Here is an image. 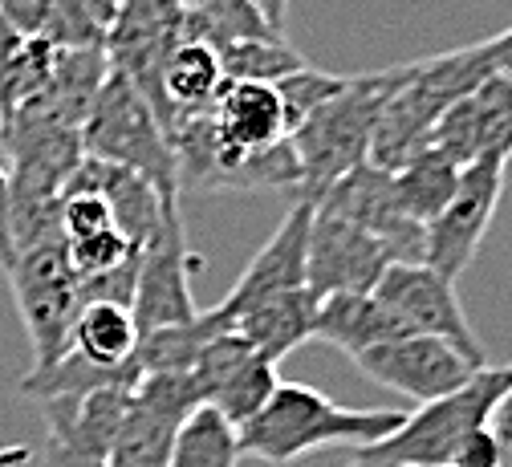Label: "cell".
<instances>
[{"label":"cell","mask_w":512,"mask_h":467,"mask_svg":"<svg viewBox=\"0 0 512 467\" xmlns=\"http://www.w3.org/2000/svg\"><path fill=\"white\" fill-rule=\"evenodd\" d=\"M183 419L163 415V411H147L143 403H135L131 394V407H126V419L118 427V435L110 439L106 451V467H167L171 459V443Z\"/></svg>","instance_id":"cell-18"},{"label":"cell","mask_w":512,"mask_h":467,"mask_svg":"<svg viewBox=\"0 0 512 467\" xmlns=\"http://www.w3.org/2000/svg\"><path fill=\"white\" fill-rule=\"evenodd\" d=\"M427 147L447 155L456 167H468L484 155L512 159V78L492 74L472 94L447 106L431 126Z\"/></svg>","instance_id":"cell-12"},{"label":"cell","mask_w":512,"mask_h":467,"mask_svg":"<svg viewBox=\"0 0 512 467\" xmlns=\"http://www.w3.org/2000/svg\"><path fill=\"white\" fill-rule=\"evenodd\" d=\"M391 175H395V191H399L403 212L411 220H419V224L435 220L447 199H452L456 183H460V167L447 155H439L435 147H423L415 159H407Z\"/></svg>","instance_id":"cell-21"},{"label":"cell","mask_w":512,"mask_h":467,"mask_svg":"<svg viewBox=\"0 0 512 467\" xmlns=\"http://www.w3.org/2000/svg\"><path fill=\"white\" fill-rule=\"evenodd\" d=\"M492 435L500 439V451H504V467H512V386L504 390V398L496 403V411H492Z\"/></svg>","instance_id":"cell-27"},{"label":"cell","mask_w":512,"mask_h":467,"mask_svg":"<svg viewBox=\"0 0 512 467\" xmlns=\"http://www.w3.org/2000/svg\"><path fill=\"white\" fill-rule=\"evenodd\" d=\"M45 467H86L78 455H70L66 447H57V443H49L45 447Z\"/></svg>","instance_id":"cell-29"},{"label":"cell","mask_w":512,"mask_h":467,"mask_svg":"<svg viewBox=\"0 0 512 467\" xmlns=\"http://www.w3.org/2000/svg\"><path fill=\"white\" fill-rule=\"evenodd\" d=\"M512 386V366H480L452 394L411 411L399 431L382 443L354 451L358 463H403V467H447L468 435L492 423V411Z\"/></svg>","instance_id":"cell-3"},{"label":"cell","mask_w":512,"mask_h":467,"mask_svg":"<svg viewBox=\"0 0 512 467\" xmlns=\"http://www.w3.org/2000/svg\"><path fill=\"white\" fill-rule=\"evenodd\" d=\"M407 70L411 65H395V70L346 78V86L334 98H326L289 135V147L301 167V183H297L301 204H317L346 171L370 159L374 122L387 98L403 86Z\"/></svg>","instance_id":"cell-2"},{"label":"cell","mask_w":512,"mask_h":467,"mask_svg":"<svg viewBox=\"0 0 512 467\" xmlns=\"http://www.w3.org/2000/svg\"><path fill=\"white\" fill-rule=\"evenodd\" d=\"M407 411L387 407H338L322 390L301 386V382H277L273 398L256 411L236 435L240 455L265 459V463H293L313 451H334V447H374L399 423Z\"/></svg>","instance_id":"cell-1"},{"label":"cell","mask_w":512,"mask_h":467,"mask_svg":"<svg viewBox=\"0 0 512 467\" xmlns=\"http://www.w3.org/2000/svg\"><path fill=\"white\" fill-rule=\"evenodd\" d=\"M277 366L273 362H265V358H248V362H240L216 390H212V398H208V407H216L236 431L261 411L269 398H273V390H277Z\"/></svg>","instance_id":"cell-22"},{"label":"cell","mask_w":512,"mask_h":467,"mask_svg":"<svg viewBox=\"0 0 512 467\" xmlns=\"http://www.w3.org/2000/svg\"><path fill=\"white\" fill-rule=\"evenodd\" d=\"M224 86V74H220V57L212 45L204 41H179L167 61H163V70H159V122L163 130L171 135V126L179 118H191V114H208L216 94Z\"/></svg>","instance_id":"cell-14"},{"label":"cell","mask_w":512,"mask_h":467,"mask_svg":"<svg viewBox=\"0 0 512 467\" xmlns=\"http://www.w3.org/2000/svg\"><path fill=\"white\" fill-rule=\"evenodd\" d=\"M13 281V301L21 313V325L29 333L33 346V370H49L70 354V329L82 309L78 297V273L70 264L66 240H53L41 248H29L13 260V269L5 273Z\"/></svg>","instance_id":"cell-5"},{"label":"cell","mask_w":512,"mask_h":467,"mask_svg":"<svg viewBox=\"0 0 512 467\" xmlns=\"http://www.w3.org/2000/svg\"><path fill=\"white\" fill-rule=\"evenodd\" d=\"M342 86H346V74H326V70H313V65H301L297 74L281 78V82H277V94H281V106H285L289 135H293V130H297L317 106H322L326 98H334Z\"/></svg>","instance_id":"cell-23"},{"label":"cell","mask_w":512,"mask_h":467,"mask_svg":"<svg viewBox=\"0 0 512 467\" xmlns=\"http://www.w3.org/2000/svg\"><path fill=\"white\" fill-rule=\"evenodd\" d=\"M216 57H220L224 82H265V86H277L281 78H289V74L301 70V65H309L301 57V49L285 41V33L228 41V45L216 49Z\"/></svg>","instance_id":"cell-20"},{"label":"cell","mask_w":512,"mask_h":467,"mask_svg":"<svg viewBox=\"0 0 512 467\" xmlns=\"http://www.w3.org/2000/svg\"><path fill=\"white\" fill-rule=\"evenodd\" d=\"M387 264H395V256L382 240L334 212L313 208L305 240V289L317 301L334 293H370Z\"/></svg>","instance_id":"cell-8"},{"label":"cell","mask_w":512,"mask_h":467,"mask_svg":"<svg viewBox=\"0 0 512 467\" xmlns=\"http://www.w3.org/2000/svg\"><path fill=\"white\" fill-rule=\"evenodd\" d=\"M313 338L358 358L370 346L399 342V338H411V333L374 293H334V297L317 301Z\"/></svg>","instance_id":"cell-16"},{"label":"cell","mask_w":512,"mask_h":467,"mask_svg":"<svg viewBox=\"0 0 512 467\" xmlns=\"http://www.w3.org/2000/svg\"><path fill=\"white\" fill-rule=\"evenodd\" d=\"M200 269V256H191L183 220H171L143 252H139V281L131 297V317L139 325V338L155 329L187 325L196 317L191 301V273Z\"/></svg>","instance_id":"cell-10"},{"label":"cell","mask_w":512,"mask_h":467,"mask_svg":"<svg viewBox=\"0 0 512 467\" xmlns=\"http://www.w3.org/2000/svg\"><path fill=\"white\" fill-rule=\"evenodd\" d=\"M139 350V325L126 305L110 301H86L70 329V354L98 370H126L135 366Z\"/></svg>","instance_id":"cell-17"},{"label":"cell","mask_w":512,"mask_h":467,"mask_svg":"<svg viewBox=\"0 0 512 467\" xmlns=\"http://www.w3.org/2000/svg\"><path fill=\"white\" fill-rule=\"evenodd\" d=\"M240 435L236 427L208 403L191 411L171 443L167 467H240Z\"/></svg>","instance_id":"cell-19"},{"label":"cell","mask_w":512,"mask_h":467,"mask_svg":"<svg viewBox=\"0 0 512 467\" xmlns=\"http://www.w3.org/2000/svg\"><path fill=\"white\" fill-rule=\"evenodd\" d=\"M82 151L90 159L143 175L167 204H179V167L167 130L155 118L151 102L118 70L106 74L90 102V114L82 122Z\"/></svg>","instance_id":"cell-4"},{"label":"cell","mask_w":512,"mask_h":467,"mask_svg":"<svg viewBox=\"0 0 512 467\" xmlns=\"http://www.w3.org/2000/svg\"><path fill=\"white\" fill-rule=\"evenodd\" d=\"M248 5L261 13V21L273 33H285V17H289V0H248Z\"/></svg>","instance_id":"cell-28"},{"label":"cell","mask_w":512,"mask_h":467,"mask_svg":"<svg viewBox=\"0 0 512 467\" xmlns=\"http://www.w3.org/2000/svg\"><path fill=\"white\" fill-rule=\"evenodd\" d=\"M370 293L407 325V333L439 338L447 346H456L472 366H484V346L456 297V281L435 273L431 264L395 260V264H387V273L378 277V285Z\"/></svg>","instance_id":"cell-7"},{"label":"cell","mask_w":512,"mask_h":467,"mask_svg":"<svg viewBox=\"0 0 512 467\" xmlns=\"http://www.w3.org/2000/svg\"><path fill=\"white\" fill-rule=\"evenodd\" d=\"M354 362H358L362 374H370L374 382L415 398L419 407L435 403V398H443V394H452L456 386H464L480 370L456 346H447L439 338H423V333H411V338H399V342L370 346Z\"/></svg>","instance_id":"cell-11"},{"label":"cell","mask_w":512,"mask_h":467,"mask_svg":"<svg viewBox=\"0 0 512 467\" xmlns=\"http://www.w3.org/2000/svg\"><path fill=\"white\" fill-rule=\"evenodd\" d=\"M313 317H317V297L301 285V289L265 297V301H256L252 309H244L232 321V333H240L256 358H265V362L277 366L297 346L313 342Z\"/></svg>","instance_id":"cell-15"},{"label":"cell","mask_w":512,"mask_h":467,"mask_svg":"<svg viewBox=\"0 0 512 467\" xmlns=\"http://www.w3.org/2000/svg\"><path fill=\"white\" fill-rule=\"evenodd\" d=\"M9 167V130H5V114H0V171Z\"/></svg>","instance_id":"cell-30"},{"label":"cell","mask_w":512,"mask_h":467,"mask_svg":"<svg viewBox=\"0 0 512 467\" xmlns=\"http://www.w3.org/2000/svg\"><path fill=\"white\" fill-rule=\"evenodd\" d=\"M86 467H106V463H102V459H98V463H86Z\"/></svg>","instance_id":"cell-31"},{"label":"cell","mask_w":512,"mask_h":467,"mask_svg":"<svg viewBox=\"0 0 512 467\" xmlns=\"http://www.w3.org/2000/svg\"><path fill=\"white\" fill-rule=\"evenodd\" d=\"M309 220H313V204H293V212L281 220V228L265 240V248L248 260V269L240 273V281L232 285V293L212 309V317L220 321V329H232V321L252 309L256 301L289 293L305 285V240H309Z\"/></svg>","instance_id":"cell-13"},{"label":"cell","mask_w":512,"mask_h":467,"mask_svg":"<svg viewBox=\"0 0 512 467\" xmlns=\"http://www.w3.org/2000/svg\"><path fill=\"white\" fill-rule=\"evenodd\" d=\"M350 467H366V463H358V459H354V463H350Z\"/></svg>","instance_id":"cell-32"},{"label":"cell","mask_w":512,"mask_h":467,"mask_svg":"<svg viewBox=\"0 0 512 467\" xmlns=\"http://www.w3.org/2000/svg\"><path fill=\"white\" fill-rule=\"evenodd\" d=\"M66 252H70L74 273L86 281V277H102V273L118 269V264H122V260H131L139 248H135L131 240H126L118 228H106V232H98V236L70 240V244H66Z\"/></svg>","instance_id":"cell-24"},{"label":"cell","mask_w":512,"mask_h":467,"mask_svg":"<svg viewBox=\"0 0 512 467\" xmlns=\"http://www.w3.org/2000/svg\"><path fill=\"white\" fill-rule=\"evenodd\" d=\"M313 208L358 224L362 232L387 244L395 260H423V224L403 212L391 171H382L374 163H358Z\"/></svg>","instance_id":"cell-9"},{"label":"cell","mask_w":512,"mask_h":467,"mask_svg":"<svg viewBox=\"0 0 512 467\" xmlns=\"http://www.w3.org/2000/svg\"><path fill=\"white\" fill-rule=\"evenodd\" d=\"M17 260L13 248V191H9V175L0 171V273H9Z\"/></svg>","instance_id":"cell-26"},{"label":"cell","mask_w":512,"mask_h":467,"mask_svg":"<svg viewBox=\"0 0 512 467\" xmlns=\"http://www.w3.org/2000/svg\"><path fill=\"white\" fill-rule=\"evenodd\" d=\"M447 467H504V451H500V439L492 435V427H480L476 435H468Z\"/></svg>","instance_id":"cell-25"},{"label":"cell","mask_w":512,"mask_h":467,"mask_svg":"<svg viewBox=\"0 0 512 467\" xmlns=\"http://www.w3.org/2000/svg\"><path fill=\"white\" fill-rule=\"evenodd\" d=\"M504 171H508L504 155H484L460 167V183L452 199H447L435 220L423 224V264H431L447 281H460L476 248L484 244L504 195Z\"/></svg>","instance_id":"cell-6"}]
</instances>
